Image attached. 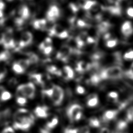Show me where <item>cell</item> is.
<instances>
[{"label":"cell","instance_id":"obj_29","mask_svg":"<svg viewBox=\"0 0 133 133\" xmlns=\"http://www.w3.org/2000/svg\"><path fill=\"white\" fill-rule=\"evenodd\" d=\"M124 59L125 60H132L133 59V50H130L124 55Z\"/></svg>","mask_w":133,"mask_h":133},{"label":"cell","instance_id":"obj_27","mask_svg":"<svg viewBox=\"0 0 133 133\" xmlns=\"http://www.w3.org/2000/svg\"><path fill=\"white\" fill-rule=\"evenodd\" d=\"M109 27H110V24L108 22H102L99 25V30L101 32H104L106 31L109 29Z\"/></svg>","mask_w":133,"mask_h":133},{"label":"cell","instance_id":"obj_1","mask_svg":"<svg viewBox=\"0 0 133 133\" xmlns=\"http://www.w3.org/2000/svg\"><path fill=\"white\" fill-rule=\"evenodd\" d=\"M14 127L16 129L28 130L33 124L34 116L25 109H20L14 116Z\"/></svg>","mask_w":133,"mask_h":133},{"label":"cell","instance_id":"obj_26","mask_svg":"<svg viewBox=\"0 0 133 133\" xmlns=\"http://www.w3.org/2000/svg\"><path fill=\"white\" fill-rule=\"evenodd\" d=\"M11 95L10 94V93L9 91L5 90L1 95L0 97V99L1 100L4 101L9 100V99L11 98Z\"/></svg>","mask_w":133,"mask_h":133},{"label":"cell","instance_id":"obj_50","mask_svg":"<svg viewBox=\"0 0 133 133\" xmlns=\"http://www.w3.org/2000/svg\"><path fill=\"white\" fill-rule=\"evenodd\" d=\"M5 1H8V2H10V1H12V0H5Z\"/></svg>","mask_w":133,"mask_h":133},{"label":"cell","instance_id":"obj_36","mask_svg":"<svg viewBox=\"0 0 133 133\" xmlns=\"http://www.w3.org/2000/svg\"><path fill=\"white\" fill-rule=\"evenodd\" d=\"M76 24H77V26L80 27V28L86 27L87 25V23L85 21H84L82 19H78L76 21Z\"/></svg>","mask_w":133,"mask_h":133},{"label":"cell","instance_id":"obj_43","mask_svg":"<svg viewBox=\"0 0 133 133\" xmlns=\"http://www.w3.org/2000/svg\"><path fill=\"white\" fill-rule=\"evenodd\" d=\"M100 133H110V131L108 128L104 127L101 129Z\"/></svg>","mask_w":133,"mask_h":133},{"label":"cell","instance_id":"obj_32","mask_svg":"<svg viewBox=\"0 0 133 133\" xmlns=\"http://www.w3.org/2000/svg\"><path fill=\"white\" fill-rule=\"evenodd\" d=\"M108 96L110 99L117 100L118 98V94L115 91H111L108 94Z\"/></svg>","mask_w":133,"mask_h":133},{"label":"cell","instance_id":"obj_7","mask_svg":"<svg viewBox=\"0 0 133 133\" xmlns=\"http://www.w3.org/2000/svg\"><path fill=\"white\" fill-rule=\"evenodd\" d=\"M121 32L125 36H129L133 33V27L129 21L124 22L121 26Z\"/></svg>","mask_w":133,"mask_h":133},{"label":"cell","instance_id":"obj_3","mask_svg":"<svg viewBox=\"0 0 133 133\" xmlns=\"http://www.w3.org/2000/svg\"><path fill=\"white\" fill-rule=\"evenodd\" d=\"M35 87L33 83L30 82L19 85L17 89L18 97H26L28 98H33L35 96Z\"/></svg>","mask_w":133,"mask_h":133},{"label":"cell","instance_id":"obj_20","mask_svg":"<svg viewBox=\"0 0 133 133\" xmlns=\"http://www.w3.org/2000/svg\"><path fill=\"white\" fill-rule=\"evenodd\" d=\"M58 123V118L56 117H55L51 121H49L47 123L46 125V128L50 130V129H52L54 127H55L57 125Z\"/></svg>","mask_w":133,"mask_h":133},{"label":"cell","instance_id":"obj_11","mask_svg":"<svg viewBox=\"0 0 133 133\" xmlns=\"http://www.w3.org/2000/svg\"><path fill=\"white\" fill-rule=\"evenodd\" d=\"M118 113L117 110H108L104 112L103 115V119L105 121H109L116 117Z\"/></svg>","mask_w":133,"mask_h":133},{"label":"cell","instance_id":"obj_18","mask_svg":"<svg viewBox=\"0 0 133 133\" xmlns=\"http://www.w3.org/2000/svg\"><path fill=\"white\" fill-rule=\"evenodd\" d=\"M111 14L116 15H119L121 13V9L118 6H111L107 8Z\"/></svg>","mask_w":133,"mask_h":133},{"label":"cell","instance_id":"obj_38","mask_svg":"<svg viewBox=\"0 0 133 133\" xmlns=\"http://www.w3.org/2000/svg\"><path fill=\"white\" fill-rule=\"evenodd\" d=\"M76 91L77 93L79 94H83L85 92V89L83 87L81 86H78L76 88Z\"/></svg>","mask_w":133,"mask_h":133},{"label":"cell","instance_id":"obj_15","mask_svg":"<svg viewBox=\"0 0 133 133\" xmlns=\"http://www.w3.org/2000/svg\"><path fill=\"white\" fill-rule=\"evenodd\" d=\"M97 4V3L96 1L88 0L84 3L82 7L84 10H91Z\"/></svg>","mask_w":133,"mask_h":133},{"label":"cell","instance_id":"obj_12","mask_svg":"<svg viewBox=\"0 0 133 133\" xmlns=\"http://www.w3.org/2000/svg\"><path fill=\"white\" fill-rule=\"evenodd\" d=\"M99 102V99L96 94H92L88 96L87 104L89 107H94L96 106Z\"/></svg>","mask_w":133,"mask_h":133},{"label":"cell","instance_id":"obj_9","mask_svg":"<svg viewBox=\"0 0 133 133\" xmlns=\"http://www.w3.org/2000/svg\"><path fill=\"white\" fill-rule=\"evenodd\" d=\"M18 15L20 17L23 19V20H26L29 18L30 16V9L28 7V6L25 5L22 6L20 7L18 10Z\"/></svg>","mask_w":133,"mask_h":133},{"label":"cell","instance_id":"obj_14","mask_svg":"<svg viewBox=\"0 0 133 133\" xmlns=\"http://www.w3.org/2000/svg\"><path fill=\"white\" fill-rule=\"evenodd\" d=\"M30 79L32 82L36 84L43 85L42 75L40 74H32L30 76Z\"/></svg>","mask_w":133,"mask_h":133},{"label":"cell","instance_id":"obj_40","mask_svg":"<svg viewBox=\"0 0 133 133\" xmlns=\"http://www.w3.org/2000/svg\"><path fill=\"white\" fill-rule=\"evenodd\" d=\"M2 133H15V131L11 127H7L3 130Z\"/></svg>","mask_w":133,"mask_h":133},{"label":"cell","instance_id":"obj_10","mask_svg":"<svg viewBox=\"0 0 133 133\" xmlns=\"http://www.w3.org/2000/svg\"><path fill=\"white\" fill-rule=\"evenodd\" d=\"M47 21L44 19H37L33 22V27L36 30H45Z\"/></svg>","mask_w":133,"mask_h":133},{"label":"cell","instance_id":"obj_39","mask_svg":"<svg viewBox=\"0 0 133 133\" xmlns=\"http://www.w3.org/2000/svg\"><path fill=\"white\" fill-rule=\"evenodd\" d=\"M126 14L129 17L133 18V7H128L126 10Z\"/></svg>","mask_w":133,"mask_h":133},{"label":"cell","instance_id":"obj_35","mask_svg":"<svg viewBox=\"0 0 133 133\" xmlns=\"http://www.w3.org/2000/svg\"><path fill=\"white\" fill-rule=\"evenodd\" d=\"M57 36L61 39H63V38H65L66 37H68L69 36V33L68 32L64 30L63 31H62L61 33H60V34H59L58 35H57Z\"/></svg>","mask_w":133,"mask_h":133},{"label":"cell","instance_id":"obj_24","mask_svg":"<svg viewBox=\"0 0 133 133\" xmlns=\"http://www.w3.org/2000/svg\"><path fill=\"white\" fill-rule=\"evenodd\" d=\"M25 71L26 69H27L30 65V63L28 59H21L17 62Z\"/></svg>","mask_w":133,"mask_h":133},{"label":"cell","instance_id":"obj_28","mask_svg":"<svg viewBox=\"0 0 133 133\" xmlns=\"http://www.w3.org/2000/svg\"><path fill=\"white\" fill-rule=\"evenodd\" d=\"M126 117L128 121H133V107L128 109L127 112Z\"/></svg>","mask_w":133,"mask_h":133},{"label":"cell","instance_id":"obj_5","mask_svg":"<svg viewBox=\"0 0 133 133\" xmlns=\"http://www.w3.org/2000/svg\"><path fill=\"white\" fill-rule=\"evenodd\" d=\"M64 97V92L61 87L59 86L54 85L52 88V93L50 98L55 105H59L61 104Z\"/></svg>","mask_w":133,"mask_h":133},{"label":"cell","instance_id":"obj_23","mask_svg":"<svg viewBox=\"0 0 133 133\" xmlns=\"http://www.w3.org/2000/svg\"><path fill=\"white\" fill-rule=\"evenodd\" d=\"M127 126V122L124 121H119L116 125V129L118 130L121 131L125 129Z\"/></svg>","mask_w":133,"mask_h":133},{"label":"cell","instance_id":"obj_33","mask_svg":"<svg viewBox=\"0 0 133 133\" xmlns=\"http://www.w3.org/2000/svg\"><path fill=\"white\" fill-rule=\"evenodd\" d=\"M77 133H89V129L87 126H83L77 128Z\"/></svg>","mask_w":133,"mask_h":133},{"label":"cell","instance_id":"obj_45","mask_svg":"<svg viewBox=\"0 0 133 133\" xmlns=\"http://www.w3.org/2000/svg\"><path fill=\"white\" fill-rule=\"evenodd\" d=\"M5 7V3L1 0H0V10H3Z\"/></svg>","mask_w":133,"mask_h":133},{"label":"cell","instance_id":"obj_44","mask_svg":"<svg viewBox=\"0 0 133 133\" xmlns=\"http://www.w3.org/2000/svg\"><path fill=\"white\" fill-rule=\"evenodd\" d=\"M86 41L89 44H91V43H95V39H94L93 38L91 37H88L86 39Z\"/></svg>","mask_w":133,"mask_h":133},{"label":"cell","instance_id":"obj_37","mask_svg":"<svg viewBox=\"0 0 133 133\" xmlns=\"http://www.w3.org/2000/svg\"><path fill=\"white\" fill-rule=\"evenodd\" d=\"M43 43L44 44L45 47L48 46H52V40L50 37H46L43 42Z\"/></svg>","mask_w":133,"mask_h":133},{"label":"cell","instance_id":"obj_4","mask_svg":"<svg viewBox=\"0 0 133 133\" xmlns=\"http://www.w3.org/2000/svg\"><path fill=\"white\" fill-rule=\"evenodd\" d=\"M82 107L78 104L71 105L67 110V115L71 121H78L82 116Z\"/></svg>","mask_w":133,"mask_h":133},{"label":"cell","instance_id":"obj_41","mask_svg":"<svg viewBox=\"0 0 133 133\" xmlns=\"http://www.w3.org/2000/svg\"><path fill=\"white\" fill-rule=\"evenodd\" d=\"M64 133H77V128L75 129H66Z\"/></svg>","mask_w":133,"mask_h":133},{"label":"cell","instance_id":"obj_21","mask_svg":"<svg viewBox=\"0 0 133 133\" xmlns=\"http://www.w3.org/2000/svg\"><path fill=\"white\" fill-rule=\"evenodd\" d=\"M89 124L92 127H98L100 125L99 120L96 117H91L89 121Z\"/></svg>","mask_w":133,"mask_h":133},{"label":"cell","instance_id":"obj_47","mask_svg":"<svg viewBox=\"0 0 133 133\" xmlns=\"http://www.w3.org/2000/svg\"><path fill=\"white\" fill-rule=\"evenodd\" d=\"M5 91V88L3 86H0V97L1 96V95L2 94V93Z\"/></svg>","mask_w":133,"mask_h":133},{"label":"cell","instance_id":"obj_2","mask_svg":"<svg viewBox=\"0 0 133 133\" xmlns=\"http://www.w3.org/2000/svg\"><path fill=\"white\" fill-rule=\"evenodd\" d=\"M98 74L100 80L115 79L121 78L123 74V71L120 66H113L103 69Z\"/></svg>","mask_w":133,"mask_h":133},{"label":"cell","instance_id":"obj_19","mask_svg":"<svg viewBox=\"0 0 133 133\" xmlns=\"http://www.w3.org/2000/svg\"><path fill=\"white\" fill-rule=\"evenodd\" d=\"M48 9L50 10L52 12V14L55 16L56 19L60 17V11L59 9L58 8V7L57 6L51 5L50 6V7Z\"/></svg>","mask_w":133,"mask_h":133},{"label":"cell","instance_id":"obj_48","mask_svg":"<svg viewBox=\"0 0 133 133\" xmlns=\"http://www.w3.org/2000/svg\"><path fill=\"white\" fill-rule=\"evenodd\" d=\"M3 16H4V13L3 12V10H0V19L3 18Z\"/></svg>","mask_w":133,"mask_h":133},{"label":"cell","instance_id":"obj_6","mask_svg":"<svg viewBox=\"0 0 133 133\" xmlns=\"http://www.w3.org/2000/svg\"><path fill=\"white\" fill-rule=\"evenodd\" d=\"M72 50V48L68 45L62 46L57 54V59L63 62H66L71 54Z\"/></svg>","mask_w":133,"mask_h":133},{"label":"cell","instance_id":"obj_31","mask_svg":"<svg viewBox=\"0 0 133 133\" xmlns=\"http://www.w3.org/2000/svg\"><path fill=\"white\" fill-rule=\"evenodd\" d=\"M53 51V47L52 46L46 47L42 51L43 54L45 55H50Z\"/></svg>","mask_w":133,"mask_h":133},{"label":"cell","instance_id":"obj_25","mask_svg":"<svg viewBox=\"0 0 133 133\" xmlns=\"http://www.w3.org/2000/svg\"><path fill=\"white\" fill-rule=\"evenodd\" d=\"M117 42H118V41H117V39H116V38L109 39L106 42L105 45H106L107 47H108L109 48H113L117 45Z\"/></svg>","mask_w":133,"mask_h":133},{"label":"cell","instance_id":"obj_30","mask_svg":"<svg viewBox=\"0 0 133 133\" xmlns=\"http://www.w3.org/2000/svg\"><path fill=\"white\" fill-rule=\"evenodd\" d=\"M125 75L128 78L133 81V63L131 65L130 69L126 72Z\"/></svg>","mask_w":133,"mask_h":133},{"label":"cell","instance_id":"obj_46","mask_svg":"<svg viewBox=\"0 0 133 133\" xmlns=\"http://www.w3.org/2000/svg\"><path fill=\"white\" fill-rule=\"evenodd\" d=\"M41 133H50V132H49V129L45 128L44 129H42L41 130Z\"/></svg>","mask_w":133,"mask_h":133},{"label":"cell","instance_id":"obj_16","mask_svg":"<svg viewBox=\"0 0 133 133\" xmlns=\"http://www.w3.org/2000/svg\"><path fill=\"white\" fill-rule=\"evenodd\" d=\"M28 60H29L30 64L36 63L38 61L39 58L36 54L33 52H30L28 54Z\"/></svg>","mask_w":133,"mask_h":133},{"label":"cell","instance_id":"obj_22","mask_svg":"<svg viewBox=\"0 0 133 133\" xmlns=\"http://www.w3.org/2000/svg\"><path fill=\"white\" fill-rule=\"evenodd\" d=\"M12 69L15 72L18 74H21L24 72L23 68L17 63H14L12 65Z\"/></svg>","mask_w":133,"mask_h":133},{"label":"cell","instance_id":"obj_13","mask_svg":"<svg viewBox=\"0 0 133 133\" xmlns=\"http://www.w3.org/2000/svg\"><path fill=\"white\" fill-rule=\"evenodd\" d=\"M63 72L65 75V78L66 79H72L74 77V73L73 69L69 66H65L63 68Z\"/></svg>","mask_w":133,"mask_h":133},{"label":"cell","instance_id":"obj_8","mask_svg":"<svg viewBox=\"0 0 133 133\" xmlns=\"http://www.w3.org/2000/svg\"><path fill=\"white\" fill-rule=\"evenodd\" d=\"M36 116L40 118H46L48 116V108L46 106L37 107L34 110Z\"/></svg>","mask_w":133,"mask_h":133},{"label":"cell","instance_id":"obj_17","mask_svg":"<svg viewBox=\"0 0 133 133\" xmlns=\"http://www.w3.org/2000/svg\"><path fill=\"white\" fill-rule=\"evenodd\" d=\"M47 69L49 72L53 74H55L58 76H60L62 75V72L60 70H58L55 66H54V65L49 66L47 67Z\"/></svg>","mask_w":133,"mask_h":133},{"label":"cell","instance_id":"obj_42","mask_svg":"<svg viewBox=\"0 0 133 133\" xmlns=\"http://www.w3.org/2000/svg\"><path fill=\"white\" fill-rule=\"evenodd\" d=\"M6 70L5 69L0 68V76L4 77L6 74Z\"/></svg>","mask_w":133,"mask_h":133},{"label":"cell","instance_id":"obj_49","mask_svg":"<svg viewBox=\"0 0 133 133\" xmlns=\"http://www.w3.org/2000/svg\"><path fill=\"white\" fill-rule=\"evenodd\" d=\"M4 78V77H2V76H0V82Z\"/></svg>","mask_w":133,"mask_h":133},{"label":"cell","instance_id":"obj_34","mask_svg":"<svg viewBox=\"0 0 133 133\" xmlns=\"http://www.w3.org/2000/svg\"><path fill=\"white\" fill-rule=\"evenodd\" d=\"M17 102L21 105H23L26 103V99L23 97H18L17 98Z\"/></svg>","mask_w":133,"mask_h":133}]
</instances>
